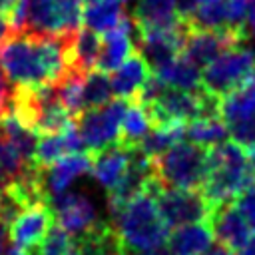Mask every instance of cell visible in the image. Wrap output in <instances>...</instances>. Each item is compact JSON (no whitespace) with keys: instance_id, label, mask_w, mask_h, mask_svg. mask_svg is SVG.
I'll return each instance as SVG.
<instances>
[{"instance_id":"1","label":"cell","mask_w":255,"mask_h":255,"mask_svg":"<svg viewBox=\"0 0 255 255\" xmlns=\"http://www.w3.org/2000/svg\"><path fill=\"white\" fill-rule=\"evenodd\" d=\"M68 34L14 32L0 46V68L14 86L38 88L58 84L68 72Z\"/></svg>"},{"instance_id":"2","label":"cell","mask_w":255,"mask_h":255,"mask_svg":"<svg viewBox=\"0 0 255 255\" xmlns=\"http://www.w3.org/2000/svg\"><path fill=\"white\" fill-rule=\"evenodd\" d=\"M161 181L151 175L145 189L133 197L114 219V227L118 229L126 249L131 251H147L165 241L169 235V225L161 217L157 203H155V191L159 189Z\"/></svg>"},{"instance_id":"3","label":"cell","mask_w":255,"mask_h":255,"mask_svg":"<svg viewBox=\"0 0 255 255\" xmlns=\"http://www.w3.org/2000/svg\"><path fill=\"white\" fill-rule=\"evenodd\" d=\"M207 165L209 173L201 187V193L211 205L233 201L255 181L247 151L233 139H225L217 145L207 147Z\"/></svg>"},{"instance_id":"4","label":"cell","mask_w":255,"mask_h":255,"mask_svg":"<svg viewBox=\"0 0 255 255\" xmlns=\"http://www.w3.org/2000/svg\"><path fill=\"white\" fill-rule=\"evenodd\" d=\"M147 112L151 128H161L169 124H185L199 118H221L219 98L207 94L203 88L179 90L163 88L151 102L141 104Z\"/></svg>"},{"instance_id":"5","label":"cell","mask_w":255,"mask_h":255,"mask_svg":"<svg viewBox=\"0 0 255 255\" xmlns=\"http://www.w3.org/2000/svg\"><path fill=\"white\" fill-rule=\"evenodd\" d=\"M149 159L153 175L165 187L201 189L209 173L207 147L191 141H179L165 153Z\"/></svg>"},{"instance_id":"6","label":"cell","mask_w":255,"mask_h":255,"mask_svg":"<svg viewBox=\"0 0 255 255\" xmlns=\"http://www.w3.org/2000/svg\"><path fill=\"white\" fill-rule=\"evenodd\" d=\"M253 70L255 54L249 48H229L201 70V88L207 94L221 100L225 94H229L245 80H249L255 74Z\"/></svg>"},{"instance_id":"7","label":"cell","mask_w":255,"mask_h":255,"mask_svg":"<svg viewBox=\"0 0 255 255\" xmlns=\"http://www.w3.org/2000/svg\"><path fill=\"white\" fill-rule=\"evenodd\" d=\"M128 100L116 98L100 108H92L76 116V124L88 151L98 153L108 145L120 141L122 120L128 110Z\"/></svg>"},{"instance_id":"8","label":"cell","mask_w":255,"mask_h":255,"mask_svg":"<svg viewBox=\"0 0 255 255\" xmlns=\"http://www.w3.org/2000/svg\"><path fill=\"white\" fill-rule=\"evenodd\" d=\"M155 203L169 227L209 221L213 211V205L197 189H179V187L159 185V189L155 191Z\"/></svg>"},{"instance_id":"9","label":"cell","mask_w":255,"mask_h":255,"mask_svg":"<svg viewBox=\"0 0 255 255\" xmlns=\"http://www.w3.org/2000/svg\"><path fill=\"white\" fill-rule=\"evenodd\" d=\"M82 22V0H28V22L24 32L68 34Z\"/></svg>"},{"instance_id":"10","label":"cell","mask_w":255,"mask_h":255,"mask_svg":"<svg viewBox=\"0 0 255 255\" xmlns=\"http://www.w3.org/2000/svg\"><path fill=\"white\" fill-rule=\"evenodd\" d=\"M247 38L245 28H221V30H187L181 54L203 70L219 54L229 48L241 46Z\"/></svg>"},{"instance_id":"11","label":"cell","mask_w":255,"mask_h":255,"mask_svg":"<svg viewBox=\"0 0 255 255\" xmlns=\"http://www.w3.org/2000/svg\"><path fill=\"white\" fill-rule=\"evenodd\" d=\"M54 219H56V215L48 201H38V203L30 205L28 209H22L8 225L12 243L22 249H28L32 253V249L40 247V243L52 229Z\"/></svg>"},{"instance_id":"12","label":"cell","mask_w":255,"mask_h":255,"mask_svg":"<svg viewBox=\"0 0 255 255\" xmlns=\"http://www.w3.org/2000/svg\"><path fill=\"white\" fill-rule=\"evenodd\" d=\"M151 175H153L151 159L145 157L141 151L133 149V155H131V161H129L126 173L108 191V209H110V215L116 217L133 197H137L145 189V185L151 179Z\"/></svg>"},{"instance_id":"13","label":"cell","mask_w":255,"mask_h":255,"mask_svg":"<svg viewBox=\"0 0 255 255\" xmlns=\"http://www.w3.org/2000/svg\"><path fill=\"white\" fill-rule=\"evenodd\" d=\"M211 229L221 245L231 249L235 255L247 245L249 237L253 235V227L247 223V219L237 209L235 201H225L219 205H213L211 217H209Z\"/></svg>"},{"instance_id":"14","label":"cell","mask_w":255,"mask_h":255,"mask_svg":"<svg viewBox=\"0 0 255 255\" xmlns=\"http://www.w3.org/2000/svg\"><path fill=\"white\" fill-rule=\"evenodd\" d=\"M131 32H133V22H131L129 14L116 28L104 32L96 70L112 74L135 52V46H133V40H131Z\"/></svg>"},{"instance_id":"15","label":"cell","mask_w":255,"mask_h":255,"mask_svg":"<svg viewBox=\"0 0 255 255\" xmlns=\"http://www.w3.org/2000/svg\"><path fill=\"white\" fill-rule=\"evenodd\" d=\"M50 205L54 209L56 219L60 225L70 231V233H82L90 229L98 219H96V209L92 201L82 195V193H60L50 197Z\"/></svg>"},{"instance_id":"16","label":"cell","mask_w":255,"mask_h":255,"mask_svg":"<svg viewBox=\"0 0 255 255\" xmlns=\"http://www.w3.org/2000/svg\"><path fill=\"white\" fill-rule=\"evenodd\" d=\"M94 167V153L92 151H78V153H70L64 155L62 159H58L56 163L44 167V185L50 197L64 193L70 183L84 175L90 173Z\"/></svg>"},{"instance_id":"17","label":"cell","mask_w":255,"mask_h":255,"mask_svg":"<svg viewBox=\"0 0 255 255\" xmlns=\"http://www.w3.org/2000/svg\"><path fill=\"white\" fill-rule=\"evenodd\" d=\"M137 34L171 30L181 24L177 16V0H139L131 12Z\"/></svg>"},{"instance_id":"18","label":"cell","mask_w":255,"mask_h":255,"mask_svg":"<svg viewBox=\"0 0 255 255\" xmlns=\"http://www.w3.org/2000/svg\"><path fill=\"white\" fill-rule=\"evenodd\" d=\"M78 255H118L128 251L118 229L110 221H96L74 239Z\"/></svg>"},{"instance_id":"19","label":"cell","mask_w":255,"mask_h":255,"mask_svg":"<svg viewBox=\"0 0 255 255\" xmlns=\"http://www.w3.org/2000/svg\"><path fill=\"white\" fill-rule=\"evenodd\" d=\"M151 78V68L143 60V56L135 50L116 72H112V90L122 100H137L141 88Z\"/></svg>"},{"instance_id":"20","label":"cell","mask_w":255,"mask_h":255,"mask_svg":"<svg viewBox=\"0 0 255 255\" xmlns=\"http://www.w3.org/2000/svg\"><path fill=\"white\" fill-rule=\"evenodd\" d=\"M133 149L124 145V143H114L104 147L102 151L94 153V167L92 173L98 179L100 185H104L108 191L122 179V175L126 173L129 161H131Z\"/></svg>"},{"instance_id":"21","label":"cell","mask_w":255,"mask_h":255,"mask_svg":"<svg viewBox=\"0 0 255 255\" xmlns=\"http://www.w3.org/2000/svg\"><path fill=\"white\" fill-rule=\"evenodd\" d=\"M215 233L209 221L175 227L167 235V249L173 255H203L213 245Z\"/></svg>"},{"instance_id":"22","label":"cell","mask_w":255,"mask_h":255,"mask_svg":"<svg viewBox=\"0 0 255 255\" xmlns=\"http://www.w3.org/2000/svg\"><path fill=\"white\" fill-rule=\"evenodd\" d=\"M100 48L102 40L100 34L90 30V28H78L70 36V46H68V62H70V72L78 74H90L98 66L100 58Z\"/></svg>"},{"instance_id":"23","label":"cell","mask_w":255,"mask_h":255,"mask_svg":"<svg viewBox=\"0 0 255 255\" xmlns=\"http://www.w3.org/2000/svg\"><path fill=\"white\" fill-rule=\"evenodd\" d=\"M219 116L227 126L255 116V74L219 100Z\"/></svg>"},{"instance_id":"24","label":"cell","mask_w":255,"mask_h":255,"mask_svg":"<svg viewBox=\"0 0 255 255\" xmlns=\"http://www.w3.org/2000/svg\"><path fill=\"white\" fill-rule=\"evenodd\" d=\"M126 16H128L126 0H100V2L88 4L82 10L84 26L98 34H104V32L116 28Z\"/></svg>"},{"instance_id":"25","label":"cell","mask_w":255,"mask_h":255,"mask_svg":"<svg viewBox=\"0 0 255 255\" xmlns=\"http://www.w3.org/2000/svg\"><path fill=\"white\" fill-rule=\"evenodd\" d=\"M161 84L167 88H179V90H197L201 88V70L189 62L183 54L177 56L167 66L151 72Z\"/></svg>"},{"instance_id":"26","label":"cell","mask_w":255,"mask_h":255,"mask_svg":"<svg viewBox=\"0 0 255 255\" xmlns=\"http://www.w3.org/2000/svg\"><path fill=\"white\" fill-rule=\"evenodd\" d=\"M0 135L10 141L28 161H34V153H36V143H38V133L32 131L28 126H24L14 114L12 110H8L6 114L0 116Z\"/></svg>"},{"instance_id":"27","label":"cell","mask_w":255,"mask_h":255,"mask_svg":"<svg viewBox=\"0 0 255 255\" xmlns=\"http://www.w3.org/2000/svg\"><path fill=\"white\" fill-rule=\"evenodd\" d=\"M183 137H185V124H169V126L153 128L137 143L135 149L141 151L145 157H157L165 153L169 147H173L175 143L183 141Z\"/></svg>"},{"instance_id":"28","label":"cell","mask_w":255,"mask_h":255,"mask_svg":"<svg viewBox=\"0 0 255 255\" xmlns=\"http://www.w3.org/2000/svg\"><path fill=\"white\" fill-rule=\"evenodd\" d=\"M149 118H147V112L145 108L137 102V100H131L128 104V110L124 114V120H122V129H120V143L135 149L137 143L149 133Z\"/></svg>"},{"instance_id":"29","label":"cell","mask_w":255,"mask_h":255,"mask_svg":"<svg viewBox=\"0 0 255 255\" xmlns=\"http://www.w3.org/2000/svg\"><path fill=\"white\" fill-rule=\"evenodd\" d=\"M227 135H229V128L221 118H199L185 126V137L191 143H199L205 147L225 141Z\"/></svg>"},{"instance_id":"30","label":"cell","mask_w":255,"mask_h":255,"mask_svg":"<svg viewBox=\"0 0 255 255\" xmlns=\"http://www.w3.org/2000/svg\"><path fill=\"white\" fill-rule=\"evenodd\" d=\"M114 90H112V80L110 74L102 70H92L84 78V88H82V112L100 108L110 102ZM80 116V114H78Z\"/></svg>"},{"instance_id":"31","label":"cell","mask_w":255,"mask_h":255,"mask_svg":"<svg viewBox=\"0 0 255 255\" xmlns=\"http://www.w3.org/2000/svg\"><path fill=\"white\" fill-rule=\"evenodd\" d=\"M34 161H28L10 141L0 135V185H6L18 177H22Z\"/></svg>"},{"instance_id":"32","label":"cell","mask_w":255,"mask_h":255,"mask_svg":"<svg viewBox=\"0 0 255 255\" xmlns=\"http://www.w3.org/2000/svg\"><path fill=\"white\" fill-rule=\"evenodd\" d=\"M74 249V239L72 233L66 231L62 225H52L48 235L38 247L40 255H68Z\"/></svg>"},{"instance_id":"33","label":"cell","mask_w":255,"mask_h":255,"mask_svg":"<svg viewBox=\"0 0 255 255\" xmlns=\"http://www.w3.org/2000/svg\"><path fill=\"white\" fill-rule=\"evenodd\" d=\"M229 128V135L235 143H239L243 149H249L255 145V116L243 120V122H237V124H231L227 126Z\"/></svg>"},{"instance_id":"34","label":"cell","mask_w":255,"mask_h":255,"mask_svg":"<svg viewBox=\"0 0 255 255\" xmlns=\"http://www.w3.org/2000/svg\"><path fill=\"white\" fill-rule=\"evenodd\" d=\"M233 201H235L237 209L241 211V215L247 219V223L255 229V181L247 189H243Z\"/></svg>"},{"instance_id":"35","label":"cell","mask_w":255,"mask_h":255,"mask_svg":"<svg viewBox=\"0 0 255 255\" xmlns=\"http://www.w3.org/2000/svg\"><path fill=\"white\" fill-rule=\"evenodd\" d=\"M223 10L229 28H245L243 20L247 14V0H223Z\"/></svg>"},{"instance_id":"36","label":"cell","mask_w":255,"mask_h":255,"mask_svg":"<svg viewBox=\"0 0 255 255\" xmlns=\"http://www.w3.org/2000/svg\"><path fill=\"white\" fill-rule=\"evenodd\" d=\"M12 94H14V86H10L8 76L0 68V116L10 110V106H12Z\"/></svg>"},{"instance_id":"37","label":"cell","mask_w":255,"mask_h":255,"mask_svg":"<svg viewBox=\"0 0 255 255\" xmlns=\"http://www.w3.org/2000/svg\"><path fill=\"white\" fill-rule=\"evenodd\" d=\"M14 26H12V20H10V14L6 12H0V46L14 34Z\"/></svg>"},{"instance_id":"38","label":"cell","mask_w":255,"mask_h":255,"mask_svg":"<svg viewBox=\"0 0 255 255\" xmlns=\"http://www.w3.org/2000/svg\"><path fill=\"white\" fill-rule=\"evenodd\" d=\"M247 34L251 32V36L255 38V0H247Z\"/></svg>"},{"instance_id":"39","label":"cell","mask_w":255,"mask_h":255,"mask_svg":"<svg viewBox=\"0 0 255 255\" xmlns=\"http://www.w3.org/2000/svg\"><path fill=\"white\" fill-rule=\"evenodd\" d=\"M203 255H235L231 249H227L225 245H221V243H217V245H213V247H209Z\"/></svg>"},{"instance_id":"40","label":"cell","mask_w":255,"mask_h":255,"mask_svg":"<svg viewBox=\"0 0 255 255\" xmlns=\"http://www.w3.org/2000/svg\"><path fill=\"white\" fill-rule=\"evenodd\" d=\"M139 255H173L167 247H161V245H157V247H153V249H147V251H139Z\"/></svg>"},{"instance_id":"41","label":"cell","mask_w":255,"mask_h":255,"mask_svg":"<svg viewBox=\"0 0 255 255\" xmlns=\"http://www.w3.org/2000/svg\"><path fill=\"white\" fill-rule=\"evenodd\" d=\"M6 223L4 221H0V255L4 253V249H6Z\"/></svg>"},{"instance_id":"42","label":"cell","mask_w":255,"mask_h":255,"mask_svg":"<svg viewBox=\"0 0 255 255\" xmlns=\"http://www.w3.org/2000/svg\"><path fill=\"white\" fill-rule=\"evenodd\" d=\"M16 2H18V0H0V12H6V14H10Z\"/></svg>"},{"instance_id":"43","label":"cell","mask_w":255,"mask_h":255,"mask_svg":"<svg viewBox=\"0 0 255 255\" xmlns=\"http://www.w3.org/2000/svg\"><path fill=\"white\" fill-rule=\"evenodd\" d=\"M4 255H30V251H28V249H22V247H18V245H14V247H10Z\"/></svg>"},{"instance_id":"44","label":"cell","mask_w":255,"mask_h":255,"mask_svg":"<svg viewBox=\"0 0 255 255\" xmlns=\"http://www.w3.org/2000/svg\"><path fill=\"white\" fill-rule=\"evenodd\" d=\"M245 151H247L249 165H251V169H253V173H255V145H253V147H249V149H245Z\"/></svg>"},{"instance_id":"45","label":"cell","mask_w":255,"mask_h":255,"mask_svg":"<svg viewBox=\"0 0 255 255\" xmlns=\"http://www.w3.org/2000/svg\"><path fill=\"white\" fill-rule=\"evenodd\" d=\"M82 2L88 6V4H94V2H100V0H82Z\"/></svg>"},{"instance_id":"46","label":"cell","mask_w":255,"mask_h":255,"mask_svg":"<svg viewBox=\"0 0 255 255\" xmlns=\"http://www.w3.org/2000/svg\"><path fill=\"white\" fill-rule=\"evenodd\" d=\"M68 255H78V251H76V247H74V249H72V251H70Z\"/></svg>"},{"instance_id":"47","label":"cell","mask_w":255,"mask_h":255,"mask_svg":"<svg viewBox=\"0 0 255 255\" xmlns=\"http://www.w3.org/2000/svg\"><path fill=\"white\" fill-rule=\"evenodd\" d=\"M118 255H128V253H126V251H124V253H118Z\"/></svg>"},{"instance_id":"48","label":"cell","mask_w":255,"mask_h":255,"mask_svg":"<svg viewBox=\"0 0 255 255\" xmlns=\"http://www.w3.org/2000/svg\"><path fill=\"white\" fill-rule=\"evenodd\" d=\"M0 199H2V189H0Z\"/></svg>"}]
</instances>
